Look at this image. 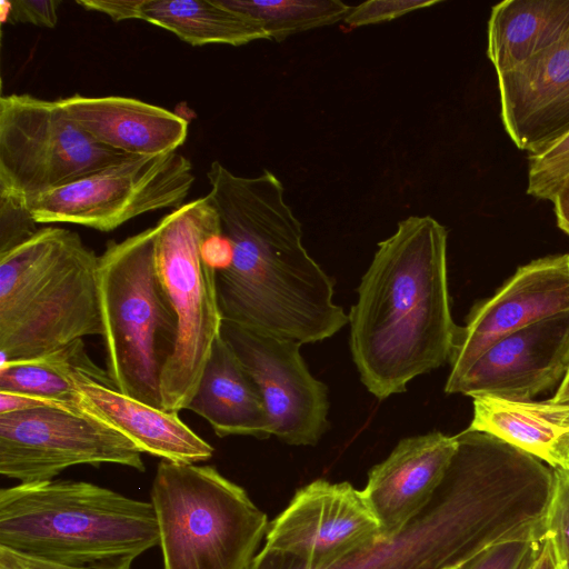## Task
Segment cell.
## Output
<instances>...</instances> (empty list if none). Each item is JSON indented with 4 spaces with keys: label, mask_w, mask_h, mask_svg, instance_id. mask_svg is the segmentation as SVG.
<instances>
[{
    "label": "cell",
    "mask_w": 569,
    "mask_h": 569,
    "mask_svg": "<svg viewBox=\"0 0 569 569\" xmlns=\"http://www.w3.org/2000/svg\"><path fill=\"white\" fill-rule=\"evenodd\" d=\"M456 437V453L430 502L397 535L326 569H452L497 543L540 533L550 500L542 466L491 435L467 428ZM248 569L299 568L263 548Z\"/></svg>",
    "instance_id": "6da1fadb"
},
{
    "label": "cell",
    "mask_w": 569,
    "mask_h": 569,
    "mask_svg": "<svg viewBox=\"0 0 569 569\" xmlns=\"http://www.w3.org/2000/svg\"><path fill=\"white\" fill-rule=\"evenodd\" d=\"M207 178V197L231 249L216 276L223 321L301 345L336 335L348 316L333 301L332 278L303 247L279 178L267 169L238 176L220 161Z\"/></svg>",
    "instance_id": "7a4b0ae2"
},
{
    "label": "cell",
    "mask_w": 569,
    "mask_h": 569,
    "mask_svg": "<svg viewBox=\"0 0 569 569\" xmlns=\"http://www.w3.org/2000/svg\"><path fill=\"white\" fill-rule=\"evenodd\" d=\"M447 229L411 216L378 243L348 315L360 380L382 400L450 360L459 327L450 308Z\"/></svg>",
    "instance_id": "3957f363"
},
{
    "label": "cell",
    "mask_w": 569,
    "mask_h": 569,
    "mask_svg": "<svg viewBox=\"0 0 569 569\" xmlns=\"http://www.w3.org/2000/svg\"><path fill=\"white\" fill-rule=\"evenodd\" d=\"M159 545L151 502L88 481L0 490V546L71 566L134 560Z\"/></svg>",
    "instance_id": "277c9868"
},
{
    "label": "cell",
    "mask_w": 569,
    "mask_h": 569,
    "mask_svg": "<svg viewBox=\"0 0 569 569\" xmlns=\"http://www.w3.org/2000/svg\"><path fill=\"white\" fill-rule=\"evenodd\" d=\"M99 256L77 232L44 227L0 256L1 363L102 336Z\"/></svg>",
    "instance_id": "5b68a950"
},
{
    "label": "cell",
    "mask_w": 569,
    "mask_h": 569,
    "mask_svg": "<svg viewBox=\"0 0 569 569\" xmlns=\"http://www.w3.org/2000/svg\"><path fill=\"white\" fill-rule=\"evenodd\" d=\"M156 229V269L178 322L176 345L161 372V403L178 413L191 401L221 333L216 276L228 264L231 249L207 196L173 209Z\"/></svg>",
    "instance_id": "8992f818"
},
{
    "label": "cell",
    "mask_w": 569,
    "mask_h": 569,
    "mask_svg": "<svg viewBox=\"0 0 569 569\" xmlns=\"http://www.w3.org/2000/svg\"><path fill=\"white\" fill-rule=\"evenodd\" d=\"M156 226L99 256L98 281L107 371L114 388L162 408L161 372L178 333L176 313L154 262Z\"/></svg>",
    "instance_id": "52a82bcc"
},
{
    "label": "cell",
    "mask_w": 569,
    "mask_h": 569,
    "mask_svg": "<svg viewBox=\"0 0 569 569\" xmlns=\"http://www.w3.org/2000/svg\"><path fill=\"white\" fill-rule=\"evenodd\" d=\"M163 569H248L269 523L213 466L161 460L151 486Z\"/></svg>",
    "instance_id": "ba28073f"
},
{
    "label": "cell",
    "mask_w": 569,
    "mask_h": 569,
    "mask_svg": "<svg viewBox=\"0 0 569 569\" xmlns=\"http://www.w3.org/2000/svg\"><path fill=\"white\" fill-rule=\"evenodd\" d=\"M142 452L80 407L0 392V473L19 483L53 480L78 465L146 470Z\"/></svg>",
    "instance_id": "9c48e42d"
},
{
    "label": "cell",
    "mask_w": 569,
    "mask_h": 569,
    "mask_svg": "<svg viewBox=\"0 0 569 569\" xmlns=\"http://www.w3.org/2000/svg\"><path fill=\"white\" fill-rule=\"evenodd\" d=\"M129 157L93 140L58 100L0 99V189L28 202Z\"/></svg>",
    "instance_id": "30bf717a"
},
{
    "label": "cell",
    "mask_w": 569,
    "mask_h": 569,
    "mask_svg": "<svg viewBox=\"0 0 569 569\" xmlns=\"http://www.w3.org/2000/svg\"><path fill=\"white\" fill-rule=\"evenodd\" d=\"M194 182L178 152L137 157L29 201L37 223H72L108 232L143 213L184 204Z\"/></svg>",
    "instance_id": "8fae6325"
},
{
    "label": "cell",
    "mask_w": 569,
    "mask_h": 569,
    "mask_svg": "<svg viewBox=\"0 0 569 569\" xmlns=\"http://www.w3.org/2000/svg\"><path fill=\"white\" fill-rule=\"evenodd\" d=\"M381 537L362 490L318 479L298 489L269 523L263 548L299 569H326Z\"/></svg>",
    "instance_id": "7c38bea8"
},
{
    "label": "cell",
    "mask_w": 569,
    "mask_h": 569,
    "mask_svg": "<svg viewBox=\"0 0 569 569\" xmlns=\"http://www.w3.org/2000/svg\"><path fill=\"white\" fill-rule=\"evenodd\" d=\"M221 336L256 382L272 435L292 446H315L327 431L328 392L309 371L296 340L223 321Z\"/></svg>",
    "instance_id": "4fadbf2b"
},
{
    "label": "cell",
    "mask_w": 569,
    "mask_h": 569,
    "mask_svg": "<svg viewBox=\"0 0 569 569\" xmlns=\"http://www.w3.org/2000/svg\"><path fill=\"white\" fill-rule=\"evenodd\" d=\"M569 368V310L501 337L447 393L531 400L563 379Z\"/></svg>",
    "instance_id": "5bb4252c"
},
{
    "label": "cell",
    "mask_w": 569,
    "mask_h": 569,
    "mask_svg": "<svg viewBox=\"0 0 569 569\" xmlns=\"http://www.w3.org/2000/svg\"><path fill=\"white\" fill-rule=\"evenodd\" d=\"M569 310V253L525 264L488 300L473 307L459 327L450 373L456 382L475 360L503 336Z\"/></svg>",
    "instance_id": "9a60e30c"
},
{
    "label": "cell",
    "mask_w": 569,
    "mask_h": 569,
    "mask_svg": "<svg viewBox=\"0 0 569 569\" xmlns=\"http://www.w3.org/2000/svg\"><path fill=\"white\" fill-rule=\"evenodd\" d=\"M500 117L513 144L535 156L569 132V33L497 74Z\"/></svg>",
    "instance_id": "2e32d148"
},
{
    "label": "cell",
    "mask_w": 569,
    "mask_h": 569,
    "mask_svg": "<svg viewBox=\"0 0 569 569\" xmlns=\"http://www.w3.org/2000/svg\"><path fill=\"white\" fill-rule=\"evenodd\" d=\"M457 445L456 436L439 431L408 437L370 469L362 491L383 538L401 531L430 502L446 477Z\"/></svg>",
    "instance_id": "e0dca14e"
},
{
    "label": "cell",
    "mask_w": 569,
    "mask_h": 569,
    "mask_svg": "<svg viewBox=\"0 0 569 569\" xmlns=\"http://www.w3.org/2000/svg\"><path fill=\"white\" fill-rule=\"evenodd\" d=\"M58 101L93 140L128 156L177 152L188 136L186 119L134 98L72 94Z\"/></svg>",
    "instance_id": "ac0fdd59"
},
{
    "label": "cell",
    "mask_w": 569,
    "mask_h": 569,
    "mask_svg": "<svg viewBox=\"0 0 569 569\" xmlns=\"http://www.w3.org/2000/svg\"><path fill=\"white\" fill-rule=\"evenodd\" d=\"M79 407L118 430L143 453L178 463H197L213 455L210 443L178 416L92 380H78Z\"/></svg>",
    "instance_id": "d6986e66"
},
{
    "label": "cell",
    "mask_w": 569,
    "mask_h": 569,
    "mask_svg": "<svg viewBox=\"0 0 569 569\" xmlns=\"http://www.w3.org/2000/svg\"><path fill=\"white\" fill-rule=\"evenodd\" d=\"M187 409L206 419L220 438L272 436L261 393L221 333Z\"/></svg>",
    "instance_id": "ffe728a7"
},
{
    "label": "cell",
    "mask_w": 569,
    "mask_h": 569,
    "mask_svg": "<svg viewBox=\"0 0 569 569\" xmlns=\"http://www.w3.org/2000/svg\"><path fill=\"white\" fill-rule=\"evenodd\" d=\"M468 428L491 435L552 470L569 469V403L477 396Z\"/></svg>",
    "instance_id": "44dd1931"
},
{
    "label": "cell",
    "mask_w": 569,
    "mask_h": 569,
    "mask_svg": "<svg viewBox=\"0 0 569 569\" xmlns=\"http://www.w3.org/2000/svg\"><path fill=\"white\" fill-rule=\"evenodd\" d=\"M569 33V0H506L491 8L487 57L496 73L548 50Z\"/></svg>",
    "instance_id": "7402d4cb"
},
{
    "label": "cell",
    "mask_w": 569,
    "mask_h": 569,
    "mask_svg": "<svg viewBox=\"0 0 569 569\" xmlns=\"http://www.w3.org/2000/svg\"><path fill=\"white\" fill-rule=\"evenodd\" d=\"M78 380H92L114 388L108 371L90 358L83 339L36 358L7 361L0 366V392L79 407Z\"/></svg>",
    "instance_id": "603a6c76"
},
{
    "label": "cell",
    "mask_w": 569,
    "mask_h": 569,
    "mask_svg": "<svg viewBox=\"0 0 569 569\" xmlns=\"http://www.w3.org/2000/svg\"><path fill=\"white\" fill-rule=\"evenodd\" d=\"M141 20L170 31L192 47L216 43L238 47L270 40L256 19L222 0H144Z\"/></svg>",
    "instance_id": "cb8c5ba5"
},
{
    "label": "cell",
    "mask_w": 569,
    "mask_h": 569,
    "mask_svg": "<svg viewBox=\"0 0 569 569\" xmlns=\"http://www.w3.org/2000/svg\"><path fill=\"white\" fill-rule=\"evenodd\" d=\"M256 19L270 40L281 42L300 32L328 27L345 20L352 7L339 0H222Z\"/></svg>",
    "instance_id": "d4e9b609"
},
{
    "label": "cell",
    "mask_w": 569,
    "mask_h": 569,
    "mask_svg": "<svg viewBox=\"0 0 569 569\" xmlns=\"http://www.w3.org/2000/svg\"><path fill=\"white\" fill-rule=\"evenodd\" d=\"M528 160L527 193L551 201L558 187L569 174V132L542 152L528 156Z\"/></svg>",
    "instance_id": "484cf974"
},
{
    "label": "cell",
    "mask_w": 569,
    "mask_h": 569,
    "mask_svg": "<svg viewBox=\"0 0 569 569\" xmlns=\"http://www.w3.org/2000/svg\"><path fill=\"white\" fill-rule=\"evenodd\" d=\"M37 224L24 197L0 189V256L32 238Z\"/></svg>",
    "instance_id": "4316f807"
},
{
    "label": "cell",
    "mask_w": 569,
    "mask_h": 569,
    "mask_svg": "<svg viewBox=\"0 0 569 569\" xmlns=\"http://www.w3.org/2000/svg\"><path fill=\"white\" fill-rule=\"evenodd\" d=\"M541 541L542 538H526L497 543L468 562L463 569H530Z\"/></svg>",
    "instance_id": "83f0119b"
},
{
    "label": "cell",
    "mask_w": 569,
    "mask_h": 569,
    "mask_svg": "<svg viewBox=\"0 0 569 569\" xmlns=\"http://www.w3.org/2000/svg\"><path fill=\"white\" fill-rule=\"evenodd\" d=\"M438 2L437 0H369L352 7L345 22L351 27L380 23Z\"/></svg>",
    "instance_id": "f1b7e54d"
},
{
    "label": "cell",
    "mask_w": 569,
    "mask_h": 569,
    "mask_svg": "<svg viewBox=\"0 0 569 569\" xmlns=\"http://www.w3.org/2000/svg\"><path fill=\"white\" fill-rule=\"evenodd\" d=\"M552 493L543 523V537L569 545V469L552 470Z\"/></svg>",
    "instance_id": "f546056e"
},
{
    "label": "cell",
    "mask_w": 569,
    "mask_h": 569,
    "mask_svg": "<svg viewBox=\"0 0 569 569\" xmlns=\"http://www.w3.org/2000/svg\"><path fill=\"white\" fill-rule=\"evenodd\" d=\"M132 560L97 562L71 566L28 556L0 546V569H132Z\"/></svg>",
    "instance_id": "4dcf8cb0"
},
{
    "label": "cell",
    "mask_w": 569,
    "mask_h": 569,
    "mask_svg": "<svg viewBox=\"0 0 569 569\" xmlns=\"http://www.w3.org/2000/svg\"><path fill=\"white\" fill-rule=\"evenodd\" d=\"M58 0H16L7 2V20L10 23H30L54 28L58 21Z\"/></svg>",
    "instance_id": "1f68e13d"
},
{
    "label": "cell",
    "mask_w": 569,
    "mask_h": 569,
    "mask_svg": "<svg viewBox=\"0 0 569 569\" xmlns=\"http://www.w3.org/2000/svg\"><path fill=\"white\" fill-rule=\"evenodd\" d=\"M77 3L88 11L103 13L118 22L132 19L141 20L144 0H80Z\"/></svg>",
    "instance_id": "d6a6232c"
},
{
    "label": "cell",
    "mask_w": 569,
    "mask_h": 569,
    "mask_svg": "<svg viewBox=\"0 0 569 569\" xmlns=\"http://www.w3.org/2000/svg\"><path fill=\"white\" fill-rule=\"evenodd\" d=\"M551 201L557 226L569 236V174L560 183Z\"/></svg>",
    "instance_id": "836d02e7"
},
{
    "label": "cell",
    "mask_w": 569,
    "mask_h": 569,
    "mask_svg": "<svg viewBox=\"0 0 569 569\" xmlns=\"http://www.w3.org/2000/svg\"><path fill=\"white\" fill-rule=\"evenodd\" d=\"M530 569H556L553 545L549 538H542L539 553Z\"/></svg>",
    "instance_id": "e575fe53"
},
{
    "label": "cell",
    "mask_w": 569,
    "mask_h": 569,
    "mask_svg": "<svg viewBox=\"0 0 569 569\" xmlns=\"http://www.w3.org/2000/svg\"><path fill=\"white\" fill-rule=\"evenodd\" d=\"M552 545L556 557V569H569V545H557L555 542H552Z\"/></svg>",
    "instance_id": "d590c367"
},
{
    "label": "cell",
    "mask_w": 569,
    "mask_h": 569,
    "mask_svg": "<svg viewBox=\"0 0 569 569\" xmlns=\"http://www.w3.org/2000/svg\"><path fill=\"white\" fill-rule=\"evenodd\" d=\"M552 400L560 403H569V368Z\"/></svg>",
    "instance_id": "8d00e7d4"
},
{
    "label": "cell",
    "mask_w": 569,
    "mask_h": 569,
    "mask_svg": "<svg viewBox=\"0 0 569 569\" xmlns=\"http://www.w3.org/2000/svg\"><path fill=\"white\" fill-rule=\"evenodd\" d=\"M463 567H465V566H462V567H458V568H452V569H463Z\"/></svg>",
    "instance_id": "74e56055"
}]
</instances>
